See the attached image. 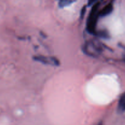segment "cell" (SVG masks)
<instances>
[{
    "mask_svg": "<svg viewBox=\"0 0 125 125\" xmlns=\"http://www.w3.org/2000/svg\"><path fill=\"white\" fill-rule=\"evenodd\" d=\"M100 2L98 1L92 6L90 12L88 15V18H87L86 29L88 34H91V35H95L96 32L97 23H98V18H99L98 12H99V9L100 7Z\"/></svg>",
    "mask_w": 125,
    "mask_h": 125,
    "instance_id": "6da1fadb",
    "label": "cell"
},
{
    "mask_svg": "<svg viewBox=\"0 0 125 125\" xmlns=\"http://www.w3.org/2000/svg\"><path fill=\"white\" fill-rule=\"evenodd\" d=\"M113 10V5L112 2H109V4L105 5L101 10H99L98 15H99V17L104 18V17H105L111 14Z\"/></svg>",
    "mask_w": 125,
    "mask_h": 125,
    "instance_id": "7a4b0ae2",
    "label": "cell"
},
{
    "mask_svg": "<svg viewBox=\"0 0 125 125\" xmlns=\"http://www.w3.org/2000/svg\"><path fill=\"white\" fill-rule=\"evenodd\" d=\"M33 59L36 62H40L44 65H52V63H51V61H50V57L49 59H48V57L42 56V55H36V56H33Z\"/></svg>",
    "mask_w": 125,
    "mask_h": 125,
    "instance_id": "3957f363",
    "label": "cell"
},
{
    "mask_svg": "<svg viewBox=\"0 0 125 125\" xmlns=\"http://www.w3.org/2000/svg\"><path fill=\"white\" fill-rule=\"evenodd\" d=\"M96 36L104 40H109L111 38L110 32L107 29H102L100 30H97L95 34Z\"/></svg>",
    "mask_w": 125,
    "mask_h": 125,
    "instance_id": "277c9868",
    "label": "cell"
},
{
    "mask_svg": "<svg viewBox=\"0 0 125 125\" xmlns=\"http://www.w3.org/2000/svg\"><path fill=\"white\" fill-rule=\"evenodd\" d=\"M117 111L119 113L125 112V92L120 96L118 104Z\"/></svg>",
    "mask_w": 125,
    "mask_h": 125,
    "instance_id": "5b68a950",
    "label": "cell"
},
{
    "mask_svg": "<svg viewBox=\"0 0 125 125\" xmlns=\"http://www.w3.org/2000/svg\"><path fill=\"white\" fill-rule=\"evenodd\" d=\"M82 51H83V52L85 54L89 56V57H93V58H97V57H98V55H96L94 53H93V52H91L90 51H89V50H88V45L87 43H85L82 46Z\"/></svg>",
    "mask_w": 125,
    "mask_h": 125,
    "instance_id": "8992f818",
    "label": "cell"
},
{
    "mask_svg": "<svg viewBox=\"0 0 125 125\" xmlns=\"http://www.w3.org/2000/svg\"><path fill=\"white\" fill-rule=\"evenodd\" d=\"M76 0H59L58 7L60 8H64L70 6Z\"/></svg>",
    "mask_w": 125,
    "mask_h": 125,
    "instance_id": "52a82bcc",
    "label": "cell"
},
{
    "mask_svg": "<svg viewBox=\"0 0 125 125\" xmlns=\"http://www.w3.org/2000/svg\"><path fill=\"white\" fill-rule=\"evenodd\" d=\"M50 61H51V63H52V65H53L55 67H59L60 65V62L59 61V59L58 58H56V57H54V56H51L50 57Z\"/></svg>",
    "mask_w": 125,
    "mask_h": 125,
    "instance_id": "ba28073f",
    "label": "cell"
},
{
    "mask_svg": "<svg viewBox=\"0 0 125 125\" xmlns=\"http://www.w3.org/2000/svg\"><path fill=\"white\" fill-rule=\"evenodd\" d=\"M87 6H83L81 9L80 13V20H83V18H84L86 12H87Z\"/></svg>",
    "mask_w": 125,
    "mask_h": 125,
    "instance_id": "9c48e42d",
    "label": "cell"
},
{
    "mask_svg": "<svg viewBox=\"0 0 125 125\" xmlns=\"http://www.w3.org/2000/svg\"><path fill=\"white\" fill-rule=\"evenodd\" d=\"M98 0H88V2H87V7H90L92 6L93 4L98 2Z\"/></svg>",
    "mask_w": 125,
    "mask_h": 125,
    "instance_id": "30bf717a",
    "label": "cell"
},
{
    "mask_svg": "<svg viewBox=\"0 0 125 125\" xmlns=\"http://www.w3.org/2000/svg\"><path fill=\"white\" fill-rule=\"evenodd\" d=\"M39 34H40V35H41V36L43 38H44V39H46V37H47V35H45V34H44V32H42L40 31V33H39Z\"/></svg>",
    "mask_w": 125,
    "mask_h": 125,
    "instance_id": "8fae6325",
    "label": "cell"
},
{
    "mask_svg": "<svg viewBox=\"0 0 125 125\" xmlns=\"http://www.w3.org/2000/svg\"><path fill=\"white\" fill-rule=\"evenodd\" d=\"M118 46H120V47L122 48H123L124 50H125V45H122V44H121V43H120V44H118Z\"/></svg>",
    "mask_w": 125,
    "mask_h": 125,
    "instance_id": "7c38bea8",
    "label": "cell"
},
{
    "mask_svg": "<svg viewBox=\"0 0 125 125\" xmlns=\"http://www.w3.org/2000/svg\"><path fill=\"white\" fill-rule=\"evenodd\" d=\"M98 125H102V122H99V123H98Z\"/></svg>",
    "mask_w": 125,
    "mask_h": 125,
    "instance_id": "4fadbf2b",
    "label": "cell"
},
{
    "mask_svg": "<svg viewBox=\"0 0 125 125\" xmlns=\"http://www.w3.org/2000/svg\"><path fill=\"white\" fill-rule=\"evenodd\" d=\"M124 56V57H125V55H124V56Z\"/></svg>",
    "mask_w": 125,
    "mask_h": 125,
    "instance_id": "5bb4252c",
    "label": "cell"
},
{
    "mask_svg": "<svg viewBox=\"0 0 125 125\" xmlns=\"http://www.w3.org/2000/svg\"><path fill=\"white\" fill-rule=\"evenodd\" d=\"M100 1H104V0H100Z\"/></svg>",
    "mask_w": 125,
    "mask_h": 125,
    "instance_id": "9a60e30c",
    "label": "cell"
}]
</instances>
